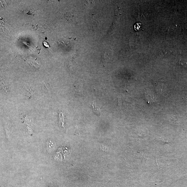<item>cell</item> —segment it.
Returning <instances> with one entry per match:
<instances>
[{"label":"cell","mask_w":187,"mask_h":187,"mask_svg":"<svg viewBox=\"0 0 187 187\" xmlns=\"http://www.w3.org/2000/svg\"><path fill=\"white\" fill-rule=\"evenodd\" d=\"M44 45H45V47H49V44H47V43L44 42Z\"/></svg>","instance_id":"3957f363"},{"label":"cell","mask_w":187,"mask_h":187,"mask_svg":"<svg viewBox=\"0 0 187 187\" xmlns=\"http://www.w3.org/2000/svg\"><path fill=\"white\" fill-rule=\"evenodd\" d=\"M91 104L94 114L98 116H100L101 112L100 108L98 106H96V104L93 102L91 103Z\"/></svg>","instance_id":"6da1fadb"},{"label":"cell","mask_w":187,"mask_h":187,"mask_svg":"<svg viewBox=\"0 0 187 187\" xmlns=\"http://www.w3.org/2000/svg\"><path fill=\"white\" fill-rule=\"evenodd\" d=\"M59 118L60 122L62 123V126L63 127V122L64 121V118L63 113L62 112H60L59 113Z\"/></svg>","instance_id":"7a4b0ae2"}]
</instances>
